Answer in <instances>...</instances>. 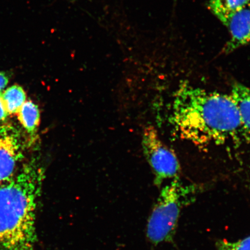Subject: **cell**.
<instances>
[{
	"label": "cell",
	"instance_id": "obj_8",
	"mask_svg": "<svg viewBox=\"0 0 250 250\" xmlns=\"http://www.w3.org/2000/svg\"><path fill=\"white\" fill-rule=\"evenodd\" d=\"M19 122L26 132L33 139L40 124V109L35 103L26 101L17 114Z\"/></svg>",
	"mask_w": 250,
	"mask_h": 250
},
{
	"label": "cell",
	"instance_id": "obj_5",
	"mask_svg": "<svg viewBox=\"0 0 250 250\" xmlns=\"http://www.w3.org/2000/svg\"><path fill=\"white\" fill-rule=\"evenodd\" d=\"M24 151L23 140L19 131L10 125L0 126V185L17 173Z\"/></svg>",
	"mask_w": 250,
	"mask_h": 250
},
{
	"label": "cell",
	"instance_id": "obj_13",
	"mask_svg": "<svg viewBox=\"0 0 250 250\" xmlns=\"http://www.w3.org/2000/svg\"><path fill=\"white\" fill-rule=\"evenodd\" d=\"M8 115L2 101L1 93H0V121H4Z\"/></svg>",
	"mask_w": 250,
	"mask_h": 250
},
{
	"label": "cell",
	"instance_id": "obj_1",
	"mask_svg": "<svg viewBox=\"0 0 250 250\" xmlns=\"http://www.w3.org/2000/svg\"><path fill=\"white\" fill-rule=\"evenodd\" d=\"M171 122L181 138L199 146L223 145L250 134L231 96L188 83L177 90Z\"/></svg>",
	"mask_w": 250,
	"mask_h": 250
},
{
	"label": "cell",
	"instance_id": "obj_7",
	"mask_svg": "<svg viewBox=\"0 0 250 250\" xmlns=\"http://www.w3.org/2000/svg\"><path fill=\"white\" fill-rule=\"evenodd\" d=\"M250 0H210L208 8L224 25L236 12L248 5Z\"/></svg>",
	"mask_w": 250,
	"mask_h": 250
},
{
	"label": "cell",
	"instance_id": "obj_6",
	"mask_svg": "<svg viewBox=\"0 0 250 250\" xmlns=\"http://www.w3.org/2000/svg\"><path fill=\"white\" fill-rule=\"evenodd\" d=\"M226 26L229 30L230 38L223 50L226 54H229L250 43V6L234 14Z\"/></svg>",
	"mask_w": 250,
	"mask_h": 250
},
{
	"label": "cell",
	"instance_id": "obj_11",
	"mask_svg": "<svg viewBox=\"0 0 250 250\" xmlns=\"http://www.w3.org/2000/svg\"><path fill=\"white\" fill-rule=\"evenodd\" d=\"M217 247L218 250H250V236L236 242H219Z\"/></svg>",
	"mask_w": 250,
	"mask_h": 250
},
{
	"label": "cell",
	"instance_id": "obj_9",
	"mask_svg": "<svg viewBox=\"0 0 250 250\" xmlns=\"http://www.w3.org/2000/svg\"><path fill=\"white\" fill-rule=\"evenodd\" d=\"M231 97L239 109L244 126L250 134V89L242 83H235Z\"/></svg>",
	"mask_w": 250,
	"mask_h": 250
},
{
	"label": "cell",
	"instance_id": "obj_3",
	"mask_svg": "<svg viewBox=\"0 0 250 250\" xmlns=\"http://www.w3.org/2000/svg\"><path fill=\"white\" fill-rule=\"evenodd\" d=\"M193 190L179 179L163 187L148 222L146 234L150 242L158 245L173 240L181 210L191 201Z\"/></svg>",
	"mask_w": 250,
	"mask_h": 250
},
{
	"label": "cell",
	"instance_id": "obj_4",
	"mask_svg": "<svg viewBox=\"0 0 250 250\" xmlns=\"http://www.w3.org/2000/svg\"><path fill=\"white\" fill-rule=\"evenodd\" d=\"M144 154L154 171L156 185L165 180L179 179L180 165L176 155L162 142L157 130L149 126L143 131Z\"/></svg>",
	"mask_w": 250,
	"mask_h": 250
},
{
	"label": "cell",
	"instance_id": "obj_2",
	"mask_svg": "<svg viewBox=\"0 0 250 250\" xmlns=\"http://www.w3.org/2000/svg\"><path fill=\"white\" fill-rule=\"evenodd\" d=\"M44 177L43 168L32 159L0 185L1 250H34L37 206Z\"/></svg>",
	"mask_w": 250,
	"mask_h": 250
},
{
	"label": "cell",
	"instance_id": "obj_10",
	"mask_svg": "<svg viewBox=\"0 0 250 250\" xmlns=\"http://www.w3.org/2000/svg\"><path fill=\"white\" fill-rule=\"evenodd\" d=\"M1 97L8 115H17L27 101V96L22 87L12 85L1 92Z\"/></svg>",
	"mask_w": 250,
	"mask_h": 250
},
{
	"label": "cell",
	"instance_id": "obj_12",
	"mask_svg": "<svg viewBox=\"0 0 250 250\" xmlns=\"http://www.w3.org/2000/svg\"><path fill=\"white\" fill-rule=\"evenodd\" d=\"M9 81V74L5 71H0V93L7 86Z\"/></svg>",
	"mask_w": 250,
	"mask_h": 250
}]
</instances>
